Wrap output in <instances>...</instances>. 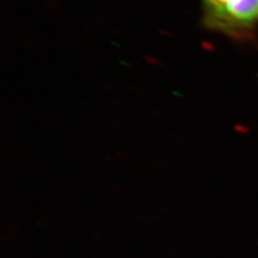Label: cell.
Returning <instances> with one entry per match:
<instances>
[{
    "mask_svg": "<svg viewBox=\"0 0 258 258\" xmlns=\"http://www.w3.org/2000/svg\"><path fill=\"white\" fill-rule=\"evenodd\" d=\"M207 26L231 37L246 36L258 24V0H203Z\"/></svg>",
    "mask_w": 258,
    "mask_h": 258,
    "instance_id": "1",
    "label": "cell"
}]
</instances>
